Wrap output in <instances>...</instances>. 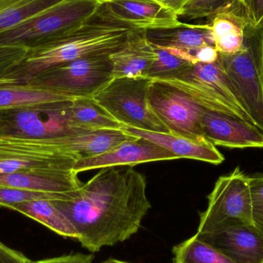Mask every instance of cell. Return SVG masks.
<instances>
[{"instance_id":"cell-27","label":"cell","mask_w":263,"mask_h":263,"mask_svg":"<svg viewBox=\"0 0 263 263\" xmlns=\"http://www.w3.org/2000/svg\"><path fill=\"white\" fill-rule=\"evenodd\" d=\"M173 253V263H233L196 236L175 246Z\"/></svg>"},{"instance_id":"cell-21","label":"cell","mask_w":263,"mask_h":263,"mask_svg":"<svg viewBox=\"0 0 263 263\" xmlns=\"http://www.w3.org/2000/svg\"><path fill=\"white\" fill-rule=\"evenodd\" d=\"M210 18L209 24L211 26L215 47L219 53L232 55L244 47L246 32L251 23L236 0Z\"/></svg>"},{"instance_id":"cell-38","label":"cell","mask_w":263,"mask_h":263,"mask_svg":"<svg viewBox=\"0 0 263 263\" xmlns=\"http://www.w3.org/2000/svg\"><path fill=\"white\" fill-rule=\"evenodd\" d=\"M255 27L257 28V29H262L263 30V17L262 20H260V22H259V23H258Z\"/></svg>"},{"instance_id":"cell-16","label":"cell","mask_w":263,"mask_h":263,"mask_svg":"<svg viewBox=\"0 0 263 263\" xmlns=\"http://www.w3.org/2000/svg\"><path fill=\"white\" fill-rule=\"evenodd\" d=\"M73 170H23L0 173V185L51 194L70 195L83 185Z\"/></svg>"},{"instance_id":"cell-4","label":"cell","mask_w":263,"mask_h":263,"mask_svg":"<svg viewBox=\"0 0 263 263\" xmlns=\"http://www.w3.org/2000/svg\"><path fill=\"white\" fill-rule=\"evenodd\" d=\"M262 33L249 25L244 47L232 55L219 52V61L253 124L263 132Z\"/></svg>"},{"instance_id":"cell-32","label":"cell","mask_w":263,"mask_h":263,"mask_svg":"<svg viewBox=\"0 0 263 263\" xmlns=\"http://www.w3.org/2000/svg\"><path fill=\"white\" fill-rule=\"evenodd\" d=\"M246 16L253 26H256L263 17V0H236Z\"/></svg>"},{"instance_id":"cell-39","label":"cell","mask_w":263,"mask_h":263,"mask_svg":"<svg viewBox=\"0 0 263 263\" xmlns=\"http://www.w3.org/2000/svg\"><path fill=\"white\" fill-rule=\"evenodd\" d=\"M261 43H262V66H263V30L262 33V39H261Z\"/></svg>"},{"instance_id":"cell-37","label":"cell","mask_w":263,"mask_h":263,"mask_svg":"<svg viewBox=\"0 0 263 263\" xmlns=\"http://www.w3.org/2000/svg\"><path fill=\"white\" fill-rule=\"evenodd\" d=\"M100 263H130L127 262H124V261L119 260V259H108L106 260L103 261V262Z\"/></svg>"},{"instance_id":"cell-7","label":"cell","mask_w":263,"mask_h":263,"mask_svg":"<svg viewBox=\"0 0 263 263\" xmlns=\"http://www.w3.org/2000/svg\"><path fill=\"white\" fill-rule=\"evenodd\" d=\"M72 101L0 110V138L43 140L88 131L72 123Z\"/></svg>"},{"instance_id":"cell-29","label":"cell","mask_w":263,"mask_h":263,"mask_svg":"<svg viewBox=\"0 0 263 263\" xmlns=\"http://www.w3.org/2000/svg\"><path fill=\"white\" fill-rule=\"evenodd\" d=\"M235 0H190L181 16L187 20L213 16L230 6Z\"/></svg>"},{"instance_id":"cell-13","label":"cell","mask_w":263,"mask_h":263,"mask_svg":"<svg viewBox=\"0 0 263 263\" xmlns=\"http://www.w3.org/2000/svg\"><path fill=\"white\" fill-rule=\"evenodd\" d=\"M177 159L179 157L170 150L146 139L136 137L103 154L79 159L72 170L80 173L106 167L134 166L138 164Z\"/></svg>"},{"instance_id":"cell-19","label":"cell","mask_w":263,"mask_h":263,"mask_svg":"<svg viewBox=\"0 0 263 263\" xmlns=\"http://www.w3.org/2000/svg\"><path fill=\"white\" fill-rule=\"evenodd\" d=\"M135 138L122 129H96L47 140L51 145L59 147L80 159L103 154Z\"/></svg>"},{"instance_id":"cell-10","label":"cell","mask_w":263,"mask_h":263,"mask_svg":"<svg viewBox=\"0 0 263 263\" xmlns=\"http://www.w3.org/2000/svg\"><path fill=\"white\" fill-rule=\"evenodd\" d=\"M148 102L170 133L196 141L208 140L202 134L201 120L206 109L170 83L152 80Z\"/></svg>"},{"instance_id":"cell-11","label":"cell","mask_w":263,"mask_h":263,"mask_svg":"<svg viewBox=\"0 0 263 263\" xmlns=\"http://www.w3.org/2000/svg\"><path fill=\"white\" fill-rule=\"evenodd\" d=\"M78 158L46 139H1L0 173L23 170H72Z\"/></svg>"},{"instance_id":"cell-35","label":"cell","mask_w":263,"mask_h":263,"mask_svg":"<svg viewBox=\"0 0 263 263\" xmlns=\"http://www.w3.org/2000/svg\"><path fill=\"white\" fill-rule=\"evenodd\" d=\"M30 261L23 253L9 248L0 242V263H29Z\"/></svg>"},{"instance_id":"cell-6","label":"cell","mask_w":263,"mask_h":263,"mask_svg":"<svg viewBox=\"0 0 263 263\" xmlns=\"http://www.w3.org/2000/svg\"><path fill=\"white\" fill-rule=\"evenodd\" d=\"M206 110L253 123L226 76L219 58L213 63H193L179 78L165 80Z\"/></svg>"},{"instance_id":"cell-40","label":"cell","mask_w":263,"mask_h":263,"mask_svg":"<svg viewBox=\"0 0 263 263\" xmlns=\"http://www.w3.org/2000/svg\"><path fill=\"white\" fill-rule=\"evenodd\" d=\"M103 3H107V2L110 1V0H100Z\"/></svg>"},{"instance_id":"cell-14","label":"cell","mask_w":263,"mask_h":263,"mask_svg":"<svg viewBox=\"0 0 263 263\" xmlns=\"http://www.w3.org/2000/svg\"><path fill=\"white\" fill-rule=\"evenodd\" d=\"M201 126L204 137L216 146L263 148V132L250 122L205 110Z\"/></svg>"},{"instance_id":"cell-17","label":"cell","mask_w":263,"mask_h":263,"mask_svg":"<svg viewBox=\"0 0 263 263\" xmlns=\"http://www.w3.org/2000/svg\"><path fill=\"white\" fill-rule=\"evenodd\" d=\"M156 57L154 46L147 39L145 30L130 29L124 45L109 55L114 78L147 77Z\"/></svg>"},{"instance_id":"cell-34","label":"cell","mask_w":263,"mask_h":263,"mask_svg":"<svg viewBox=\"0 0 263 263\" xmlns=\"http://www.w3.org/2000/svg\"><path fill=\"white\" fill-rule=\"evenodd\" d=\"M94 256L92 254H77L66 255L60 257L51 258L43 260L30 261L29 263H92Z\"/></svg>"},{"instance_id":"cell-8","label":"cell","mask_w":263,"mask_h":263,"mask_svg":"<svg viewBox=\"0 0 263 263\" xmlns=\"http://www.w3.org/2000/svg\"><path fill=\"white\" fill-rule=\"evenodd\" d=\"M237 225H254L250 176L239 166L218 178L200 214L197 233Z\"/></svg>"},{"instance_id":"cell-2","label":"cell","mask_w":263,"mask_h":263,"mask_svg":"<svg viewBox=\"0 0 263 263\" xmlns=\"http://www.w3.org/2000/svg\"><path fill=\"white\" fill-rule=\"evenodd\" d=\"M132 28L109 13L104 3L78 28L50 44L27 51L0 78V83L26 85L53 66L86 55L111 54L124 45Z\"/></svg>"},{"instance_id":"cell-3","label":"cell","mask_w":263,"mask_h":263,"mask_svg":"<svg viewBox=\"0 0 263 263\" xmlns=\"http://www.w3.org/2000/svg\"><path fill=\"white\" fill-rule=\"evenodd\" d=\"M100 0H63L0 32V46L32 50L63 38L103 5Z\"/></svg>"},{"instance_id":"cell-22","label":"cell","mask_w":263,"mask_h":263,"mask_svg":"<svg viewBox=\"0 0 263 263\" xmlns=\"http://www.w3.org/2000/svg\"><path fill=\"white\" fill-rule=\"evenodd\" d=\"M10 210L43 224L57 234L66 238L77 239L76 229L68 218L57 208L52 201L46 199L29 201L15 204Z\"/></svg>"},{"instance_id":"cell-12","label":"cell","mask_w":263,"mask_h":263,"mask_svg":"<svg viewBox=\"0 0 263 263\" xmlns=\"http://www.w3.org/2000/svg\"><path fill=\"white\" fill-rule=\"evenodd\" d=\"M195 236L233 263H263V233L254 225L232 226Z\"/></svg>"},{"instance_id":"cell-9","label":"cell","mask_w":263,"mask_h":263,"mask_svg":"<svg viewBox=\"0 0 263 263\" xmlns=\"http://www.w3.org/2000/svg\"><path fill=\"white\" fill-rule=\"evenodd\" d=\"M109 55H86L57 65L39 74L26 85L73 98L92 97L114 79Z\"/></svg>"},{"instance_id":"cell-15","label":"cell","mask_w":263,"mask_h":263,"mask_svg":"<svg viewBox=\"0 0 263 263\" xmlns=\"http://www.w3.org/2000/svg\"><path fill=\"white\" fill-rule=\"evenodd\" d=\"M111 15L132 29H161L178 26V15L156 0H110L104 3Z\"/></svg>"},{"instance_id":"cell-36","label":"cell","mask_w":263,"mask_h":263,"mask_svg":"<svg viewBox=\"0 0 263 263\" xmlns=\"http://www.w3.org/2000/svg\"><path fill=\"white\" fill-rule=\"evenodd\" d=\"M156 1L166 7L167 9L173 11L178 16H181L184 8L190 0H156Z\"/></svg>"},{"instance_id":"cell-20","label":"cell","mask_w":263,"mask_h":263,"mask_svg":"<svg viewBox=\"0 0 263 263\" xmlns=\"http://www.w3.org/2000/svg\"><path fill=\"white\" fill-rule=\"evenodd\" d=\"M145 34L152 44L181 51L190 62V53L193 51L205 46H215L209 23L193 25L181 23L172 27L148 29Z\"/></svg>"},{"instance_id":"cell-28","label":"cell","mask_w":263,"mask_h":263,"mask_svg":"<svg viewBox=\"0 0 263 263\" xmlns=\"http://www.w3.org/2000/svg\"><path fill=\"white\" fill-rule=\"evenodd\" d=\"M74 193L70 195L51 194V193H40V192L30 191V190L0 185V206L10 210L11 207L15 204L29 202V201L39 200V199L50 201L66 200L72 197Z\"/></svg>"},{"instance_id":"cell-23","label":"cell","mask_w":263,"mask_h":263,"mask_svg":"<svg viewBox=\"0 0 263 263\" xmlns=\"http://www.w3.org/2000/svg\"><path fill=\"white\" fill-rule=\"evenodd\" d=\"M77 98L29 85L0 83V110L26 107L53 102L72 101Z\"/></svg>"},{"instance_id":"cell-26","label":"cell","mask_w":263,"mask_h":263,"mask_svg":"<svg viewBox=\"0 0 263 263\" xmlns=\"http://www.w3.org/2000/svg\"><path fill=\"white\" fill-rule=\"evenodd\" d=\"M154 46V45H153ZM156 60L148 70L147 77L152 80H173L183 75L193 63L177 49L154 46Z\"/></svg>"},{"instance_id":"cell-18","label":"cell","mask_w":263,"mask_h":263,"mask_svg":"<svg viewBox=\"0 0 263 263\" xmlns=\"http://www.w3.org/2000/svg\"><path fill=\"white\" fill-rule=\"evenodd\" d=\"M121 129L135 137L146 139L170 150L179 159H195L213 165H219L225 160L223 155L209 140H193L171 133L142 130L127 126Z\"/></svg>"},{"instance_id":"cell-33","label":"cell","mask_w":263,"mask_h":263,"mask_svg":"<svg viewBox=\"0 0 263 263\" xmlns=\"http://www.w3.org/2000/svg\"><path fill=\"white\" fill-rule=\"evenodd\" d=\"M219 52L213 46H205L193 51L190 59L193 63H213L217 61Z\"/></svg>"},{"instance_id":"cell-1","label":"cell","mask_w":263,"mask_h":263,"mask_svg":"<svg viewBox=\"0 0 263 263\" xmlns=\"http://www.w3.org/2000/svg\"><path fill=\"white\" fill-rule=\"evenodd\" d=\"M52 202L92 253L129 239L151 209L145 176L129 165L101 168L72 197Z\"/></svg>"},{"instance_id":"cell-31","label":"cell","mask_w":263,"mask_h":263,"mask_svg":"<svg viewBox=\"0 0 263 263\" xmlns=\"http://www.w3.org/2000/svg\"><path fill=\"white\" fill-rule=\"evenodd\" d=\"M27 50L15 46H0V78L26 55Z\"/></svg>"},{"instance_id":"cell-30","label":"cell","mask_w":263,"mask_h":263,"mask_svg":"<svg viewBox=\"0 0 263 263\" xmlns=\"http://www.w3.org/2000/svg\"><path fill=\"white\" fill-rule=\"evenodd\" d=\"M253 224L263 233V173L250 176Z\"/></svg>"},{"instance_id":"cell-24","label":"cell","mask_w":263,"mask_h":263,"mask_svg":"<svg viewBox=\"0 0 263 263\" xmlns=\"http://www.w3.org/2000/svg\"><path fill=\"white\" fill-rule=\"evenodd\" d=\"M70 118L76 126L83 130L121 129L124 127L92 97H80L72 100L70 105Z\"/></svg>"},{"instance_id":"cell-25","label":"cell","mask_w":263,"mask_h":263,"mask_svg":"<svg viewBox=\"0 0 263 263\" xmlns=\"http://www.w3.org/2000/svg\"><path fill=\"white\" fill-rule=\"evenodd\" d=\"M63 0H0V32Z\"/></svg>"},{"instance_id":"cell-5","label":"cell","mask_w":263,"mask_h":263,"mask_svg":"<svg viewBox=\"0 0 263 263\" xmlns=\"http://www.w3.org/2000/svg\"><path fill=\"white\" fill-rule=\"evenodd\" d=\"M151 81L148 77L114 78L92 98L124 126L170 133L148 104Z\"/></svg>"}]
</instances>
